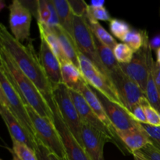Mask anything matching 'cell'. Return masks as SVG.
<instances>
[{
  "mask_svg": "<svg viewBox=\"0 0 160 160\" xmlns=\"http://www.w3.org/2000/svg\"><path fill=\"white\" fill-rule=\"evenodd\" d=\"M0 47L4 48L12 57L17 67L34 83L49 104L52 101L53 89L45 73L39 56L33 44L28 45L17 41L6 27L0 24Z\"/></svg>",
  "mask_w": 160,
  "mask_h": 160,
  "instance_id": "6da1fadb",
  "label": "cell"
},
{
  "mask_svg": "<svg viewBox=\"0 0 160 160\" xmlns=\"http://www.w3.org/2000/svg\"><path fill=\"white\" fill-rule=\"evenodd\" d=\"M0 72L6 76L27 106L31 107L41 117L54 121L53 111L45 97L2 47H0Z\"/></svg>",
  "mask_w": 160,
  "mask_h": 160,
  "instance_id": "7a4b0ae2",
  "label": "cell"
},
{
  "mask_svg": "<svg viewBox=\"0 0 160 160\" xmlns=\"http://www.w3.org/2000/svg\"><path fill=\"white\" fill-rule=\"evenodd\" d=\"M0 106L6 107L21 124L26 132L37 142L34 124L27 106L2 73L0 72Z\"/></svg>",
  "mask_w": 160,
  "mask_h": 160,
  "instance_id": "3957f363",
  "label": "cell"
},
{
  "mask_svg": "<svg viewBox=\"0 0 160 160\" xmlns=\"http://www.w3.org/2000/svg\"><path fill=\"white\" fill-rule=\"evenodd\" d=\"M27 109L34 124L38 143L48 148L52 154L60 158H67L63 144L54 121L41 117L29 106H27Z\"/></svg>",
  "mask_w": 160,
  "mask_h": 160,
  "instance_id": "277c9868",
  "label": "cell"
},
{
  "mask_svg": "<svg viewBox=\"0 0 160 160\" xmlns=\"http://www.w3.org/2000/svg\"><path fill=\"white\" fill-rule=\"evenodd\" d=\"M52 98L57 106L64 123H66L77 141L83 146V142L81 138L82 121L78 112V109L73 103V99L70 96L69 88L62 83L58 84L53 88Z\"/></svg>",
  "mask_w": 160,
  "mask_h": 160,
  "instance_id": "5b68a950",
  "label": "cell"
},
{
  "mask_svg": "<svg viewBox=\"0 0 160 160\" xmlns=\"http://www.w3.org/2000/svg\"><path fill=\"white\" fill-rule=\"evenodd\" d=\"M152 51L149 38L147 34L143 46L134 53L131 62L128 64H120L122 71L137 83L145 93L148 76L154 63Z\"/></svg>",
  "mask_w": 160,
  "mask_h": 160,
  "instance_id": "8992f818",
  "label": "cell"
},
{
  "mask_svg": "<svg viewBox=\"0 0 160 160\" xmlns=\"http://www.w3.org/2000/svg\"><path fill=\"white\" fill-rule=\"evenodd\" d=\"M79 67L84 79L95 91L102 94L108 99L123 107L119 94L111 80L101 71L92 61L80 52Z\"/></svg>",
  "mask_w": 160,
  "mask_h": 160,
  "instance_id": "52a82bcc",
  "label": "cell"
},
{
  "mask_svg": "<svg viewBox=\"0 0 160 160\" xmlns=\"http://www.w3.org/2000/svg\"><path fill=\"white\" fill-rule=\"evenodd\" d=\"M73 34L80 52L90 59L102 73H104L109 78L108 71L103 66L98 56L95 42V36L89 26L86 14L84 16H74Z\"/></svg>",
  "mask_w": 160,
  "mask_h": 160,
  "instance_id": "ba28073f",
  "label": "cell"
},
{
  "mask_svg": "<svg viewBox=\"0 0 160 160\" xmlns=\"http://www.w3.org/2000/svg\"><path fill=\"white\" fill-rule=\"evenodd\" d=\"M111 81L113 84L121 99L123 107L131 112V109L139 104L141 99L145 96V93L140 86L133 80L128 78L120 70L109 75Z\"/></svg>",
  "mask_w": 160,
  "mask_h": 160,
  "instance_id": "9c48e42d",
  "label": "cell"
},
{
  "mask_svg": "<svg viewBox=\"0 0 160 160\" xmlns=\"http://www.w3.org/2000/svg\"><path fill=\"white\" fill-rule=\"evenodd\" d=\"M49 106L53 111L54 124L60 135L67 159L69 160H91L84 147L77 141L64 123L54 100L52 99Z\"/></svg>",
  "mask_w": 160,
  "mask_h": 160,
  "instance_id": "30bf717a",
  "label": "cell"
},
{
  "mask_svg": "<svg viewBox=\"0 0 160 160\" xmlns=\"http://www.w3.org/2000/svg\"><path fill=\"white\" fill-rule=\"evenodd\" d=\"M9 22L11 34L20 42L30 38L32 13L30 9L19 0H14L9 6Z\"/></svg>",
  "mask_w": 160,
  "mask_h": 160,
  "instance_id": "8fae6325",
  "label": "cell"
},
{
  "mask_svg": "<svg viewBox=\"0 0 160 160\" xmlns=\"http://www.w3.org/2000/svg\"><path fill=\"white\" fill-rule=\"evenodd\" d=\"M95 92L102 103L103 107L117 132L142 128V123L138 122L128 109L117 103L110 101L100 92L97 91Z\"/></svg>",
  "mask_w": 160,
  "mask_h": 160,
  "instance_id": "7c38bea8",
  "label": "cell"
},
{
  "mask_svg": "<svg viewBox=\"0 0 160 160\" xmlns=\"http://www.w3.org/2000/svg\"><path fill=\"white\" fill-rule=\"evenodd\" d=\"M81 138L84 150L91 160H105L103 153L105 145L109 142L113 143L109 136L84 123H82Z\"/></svg>",
  "mask_w": 160,
  "mask_h": 160,
  "instance_id": "4fadbf2b",
  "label": "cell"
},
{
  "mask_svg": "<svg viewBox=\"0 0 160 160\" xmlns=\"http://www.w3.org/2000/svg\"><path fill=\"white\" fill-rule=\"evenodd\" d=\"M69 92H70V96H71L73 103H74L75 106L78 109V112L79 113L82 123H87V124L90 125L91 127L96 129L97 131L109 136L113 141L114 145L117 147V142H116L111 131L97 117V115L94 112V111L92 110V108L90 107L88 103L85 100V98L83 97V95L79 92L70 90V89H69Z\"/></svg>",
  "mask_w": 160,
  "mask_h": 160,
  "instance_id": "5bb4252c",
  "label": "cell"
},
{
  "mask_svg": "<svg viewBox=\"0 0 160 160\" xmlns=\"http://www.w3.org/2000/svg\"><path fill=\"white\" fill-rule=\"evenodd\" d=\"M79 93H81V95H83V97L85 98L87 102L88 103V105L90 106V107L92 108V110L94 111V112L96 114L97 117L99 118V120H101V121L109 128V131H111L112 134L113 135L114 138H115L116 142H117V148H120V151H121L124 155L126 154V153H128V151L127 150L126 147L124 146L123 142L120 141V139L119 138V137L117 136V131H116L115 128H114L113 125H112V122L109 120V117H108L107 113H106V110H105L104 107H103L102 103L101 102L99 98H98L95 91L92 90V88H91V86L89 85L88 84H86L81 89Z\"/></svg>",
  "mask_w": 160,
  "mask_h": 160,
  "instance_id": "9a60e30c",
  "label": "cell"
},
{
  "mask_svg": "<svg viewBox=\"0 0 160 160\" xmlns=\"http://www.w3.org/2000/svg\"><path fill=\"white\" fill-rule=\"evenodd\" d=\"M41 38L39 59L52 89L62 83L60 62L53 53L43 37Z\"/></svg>",
  "mask_w": 160,
  "mask_h": 160,
  "instance_id": "2e32d148",
  "label": "cell"
},
{
  "mask_svg": "<svg viewBox=\"0 0 160 160\" xmlns=\"http://www.w3.org/2000/svg\"><path fill=\"white\" fill-rule=\"evenodd\" d=\"M0 115L7 128L10 134L11 139L17 141L18 142L28 145L35 151L38 142H36L28 133L23 127L17 121V119L11 114V112L2 106H0Z\"/></svg>",
  "mask_w": 160,
  "mask_h": 160,
  "instance_id": "e0dca14e",
  "label": "cell"
},
{
  "mask_svg": "<svg viewBox=\"0 0 160 160\" xmlns=\"http://www.w3.org/2000/svg\"><path fill=\"white\" fill-rule=\"evenodd\" d=\"M117 134L128 152L131 155L151 142V138L142 127V124L140 128L117 131Z\"/></svg>",
  "mask_w": 160,
  "mask_h": 160,
  "instance_id": "ac0fdd59",
  "label": "cell"
},
{
  "mask_svg": "<svg viewBox=\"0 0 160 160\" xmlns=\"http://www.w3.org/2000/svg\"><path fill=\"white\" fill-rule=\"evenodd\" d=\"M60 65L62 84L70 90L79 92L81 89L88 84L80 68L70 60L66 61Z\"/></svg>",
  "mask_w": 160,
  "mask_h": 160,
  "instance_id": "d6986e66",
  "label": "cell"
},
{
  "mask_svg": "<svg viewBox=\"0 0 160 160\" xmlns=\"http://www.w3.org/2000/svg\"><path fill=\"white\" fill-rule=\"evenodd\" d=\"M51 28V27H50ZM56 35L57 36L59 42L62 47L64 52L67 57L76 65L78 68L79 67V55L80 52L78 50L75 38L72 35H70L67 31H66L60 25H57L52 28Z\"/></svg>",
  "mask_w": 160,
  "mask_h": 160,
  "instance_id": "ffe728a7",
  "label": "cell"
},
{
  "mask_svg": "<svg viewBox=\"0 0 160 160\" xmlns=\"http://www.w3.org/2000/svg\"><path fill=\"white\" fill-rule=\"evenodd\" d=\"M59 17V25L74 38L73 34V20L74 13L73 12L70 2L67 0H52Z\"/></svg>",
  "mask_w": 160,
  "mask_h": 160,
  "instance_id": "44dd1931",
  "label": "cell"
},
{
  "mask_svg": "<svg viewBox=\"0 0 160 160\" xmlns=\"http://www.w3.org/2000/svg\"><path fill=\"white\" fill-rule=\"evenodd\" d=\"M37 23L38 27L40 36L45 38V40L48 43V46L52 49V51L53 52V53L56 55V56L59 60L60 64L66 62V61L70 60L66 56L65 52L62 49V45H61L57 36L56 35L52 28H50L48 25L44 24V23H39V22H37Z\"/></svg>",
  "mask_w": 160,
  "mask_h": 160,
  "instance_id": "7402d4cb",
  "label": "cell"
},
{
  "mask_svg": "<svg viewBox=\"0 0 160 160\" xmlns=\"http://www.w3.org/2000/svg\"><path fill=\"white\" fill-rule=\"evenodd\" d=\"M95 42L96 45L97 51H98V56H99L100 59L102 62L103 66L109 73V75L112 73L120 70V66L118 61L117 60L115 57V55L113 53V50L111 49L110 48L107 47L106 45H103L100 41H98L96 38L95 37Z\"/></svg>",
  "mask_w": 160,
  "mask_h": 160,
  "instance_id": "603a6c76",
  "label": "cell"
},
{
  "mask_svg": "<svg viewBox=\"0 0 160 160\" xmlns=\"http://www.w3.org/2000/svg\"><path fill=\"white\" fill-rule=\"evenodd\" d=\"M87 19L94 36L98 41H100L103 45H106L107 47L110 48L111 49L113 50L115 47L117 46V44H118L116 39L100 24L99 22L94 20V19L90 18V17H87Z\"/></svg>",
  "mask_w": 160,
  "mask_h": 160,
  "instance_id": "cb8c5ba5",
  "label": "cell"
},
{
  "mask_svg": "<svg viewBox=\"0 0 160 160\" xmlns=\"http://www.w3.org/2000/svg\"><path fill=\"white\" fill-rule=\"evenodd\" d=\"M147 34H148L147 31H144V30L136 31V30L131 29L126 34L122 42L128 45L131 48V50L134 52V53H135L143 46Z\"/></svg>",
  "mask_w": 160,
  "mask_h": 160,
  "instance_id": "d4e9b609",
  "label": "cell"
},
{
  "mask_svg": "<svg viewBox=\"0 0 160 160\" xmlns=\"http://www.w3.org/2000/svg\"><path fill=\"white\" fill-rule=\"evenodd\" d=\"M155 62V61H154ZM154 65V63H153ZM145 96L151 106L156 109L160 113V97L156 88V82L154 79V73H153V67L148 76L147 81L146 89H145Z\"/></svg>",
  "mask_w": 160,
  "mask_h": 160,
  "instance_id": "484cf974",
  "label": "cell"
},
{
  "mask_svg": "<svg viewBox=\"0 0 160 160\" xmlns=\"http://www.w3.org/2000/svg\"><path fill=\"white\" fill-rule=\"evenodd\" d=\"M12 152L20 160H38L34 150L28 145L12 139Z\"/></svg>",
  "mask_w": 160,
  "mask_h": 160,
  "instance_id": "4316f807",
  "label": "cell"
},
{
  "mask_svg": "<svg viewBox=\"0 0 160 160\" xmlns=\"http://www.w3.org/2000/svg\"><path fill=\"white\" fill-rule=\"evenodd\" d=\"M139 104L143 107L146 116L147 124L152 127H160V114L155 108H153L148 101L146 97H144L141 99Z\"/></svg>",
  "mask_w": 160,
  "mask_h": 160,
  "instance_id": "83f0119b",
  "label": "cell"
},
{
  "mask_svg": "<svg viewBox=\"0 0 160 160\" xmlns=\"http://www.w3.org/2000/svg\"><path fill=\"white\" fill-rule=\"evenodd\" d=\"M113 53L120 64L130 63L134 57V52L125 43H118L113 49Z\"/></svg>",
  "mask_w": 160,
  "mask_h": 160,
  "instance_id": "f1b7e54d",
  "label": "cell"
},
{
  "mask_svg": "<svg viewBox=\"0 0 160 160\" xmlns=\"http://www.w3.org/2000/svg\"><path fill=\"white\" fill-rule=\"evenodd\" d=\"M109 29L114 37L121 41L131 30L130 25L126 21L115 18L112 19L109 22Z\"/></svg>",
  "mask_w": 160,
  "mask_h": 160,
  "instance_id": "f546056e",
  "label": "cell"
},
{
  "mask_svg": "<svg viewBox=\"0 0 160 160\" xmlns=\"http://www.w3.org/2000/svg\"><path fill=\"white\" fill-rule=\"evenodd\" d=\"M133 155H136L143 160H160V148L151 141V142Z\"/></svg>",
  "mask_w": 160,
  "mask_h": 160,
  "instance_id": "4dcf8cb0",
  "label": "cell"
},
{
  "mask_svg": "<svg viewBox=\"0 0 160 160\" xmlns=\"http://www.w3.org/2000/svg\"><path fill=\"white\" fill-rule=\"evenodd\" d=\"M86 17H90V18L94 19L97 20H102V21H109L112 20L110 14L109 13L107 9L104 6H100V7H96V6L88 5L87 11H86Z\"/></svg>",
  "mask_w": 160,
  "mask_h": 160,
  "instance_id": "1f68e13d",
  "label": "cell"
},
{
  "mask_svg": "<svg viewBox=\"0 0 160 160\" xmlns=\"http://www.w3.org/2000/svg\"><path fill=\"white\" fill-rule=\"evenodd\" d=\"M51 17V10L47 2V0H38V1L37 22L44 23V24H48Z\"/></svg>",
  "mask_w": 160,
  "mask_h": 160,
  "instance_id": "d6a6232c",
  "label": "cell"
},
{
  "mask_svg": "<svg viewBox=\"0 0 160 160\" xmlns=\"http://www.w3.org/2000/svg\"><path fill=\"white\" fill-rule=\"evenodd\" d=\"M151 138L152 142L160 148V127H152L148 124H142Z\"/></svg>",
  "mask_w": 160,
  "mask_h": 160,
  "instance_id": "836d02e7",
  "label": "cell"
},
{
  "mask_svg": "<svg viewBox=\"0 0 160 160\" xmlns=\"http://www.w3.org/2000/svg\"><path fill=\"white\" fill-rule=\"evenodd\" d=\"M131 115L134 117V118L138 122L142 123V124H147V123H148L146 116H145V110H144L143 107H142L140 104L134 106V107L131 109Z\"/></svg>",
  "mask_w": 160,
  "mask_h": 160,
  "instance_id": "e575fe53",
  "label": "cell"
},
{
  "mask_svg": "<svg viewBox=\"0 0 160 160\" xmlns=\"http://www.w3.org/2000/svg\"><path fill=\"white\" fill-rule=\"evenodd\" d=\"M73 12L76 16H84L86 14L88 4L84 1H69Z\"/></svg>",
  "mask_w": 160,
  "mask_h": 160,
  "instance_id": "d590c367",
  "label": "cell"
},
{
  "mask_svg": "<svg viewBox=\"0 0 160 160\" xmlns=\"http://www.w3.org/2000/svg\"><path fill=\"white\" fill-rule=\"evenodd\" d=\"M35 152L38 160H52L50 158V151L45 146L38 143L35 148Z\"/></svg>",
  "mask_w": 160,
  "mask_h": 160,
  "instance_id": "8d00e7d4",
  "label": "cell"
},
{
  "mask_svg": "<svg viewBox=\"0 0 160 160\" xmlns=\"http://www.w3.org/2000/svg\"><path fill=\"white\" fill-rule=\"evenodd\" d=\"M153 73H154L155 82L160 97V64L156 61H155L153 65Z\"/></svg>",
  "mask_w": 160,
  "mask_h": 160,
  "instance_id": "74e56055",
  "label": "cell"
},
{
  "mask_svg": "<svg viewBox=\"0 0 160 160\" xmlns=\"http://www.w3.org/2000/svg\"><path fill=\"white\" fill-rule=\"evenodd\" d=\"M150 45H151V48L152 50H157L158 48H160V35H157L153 38L150 41Z\"/></svg>",
  "mask_w": 160,
  "mask_h": 160,
  "instance_id": "f35d334b",
  "label": "cell"
},
{
  "mask_svg": "<svg viewBox=\"0 0 160 160\" xmlns=\"http://www.w3.org/2000/svg\"><path fill=\"white\" fill-rule=\"evenodd\" d=\"M104 1H93L92 2L91 6H96V7H100V6H104Z\"/></svg>",
  "mask_w": 160,
  "mask_h": 160,
  "instance_id": "ab89813d",
  "label": "cell"
},
{
  "mask_svg": "<svg viewBox=\"0 0 160 160\" xmlns=\"http://www.w3.org/2000/svg\"><path fill=\"white\" fill-rule=\"evenodd\" d=\"M50 158H51L52 160H69L67 158H60L59 156H56V155L52 154V153H50Z\"/></svg>",
  "mask_w": 160,
  "mask_h": 160,
  "instance_id": "60d3db41",
  "label": "cell"
},
{
  "mask_svg": "<svg viewBox=\"0 0 160 160\" xmlns=\"http://www.w3.org/2000/svg\"><path fill=\"white\" fill-rule=\"evenodd\" d=\"M156 57H157L156 62H159L160 64V48H159L157 50H156Z\"/></svg>",
  "mask_w": 160,
  "mask_h": 160,
  "instance_id": "b9f144b4",
  "label": "cell"
},
{
  "mask_svg": "<svg viewBox=\"0 0 160 160\" xmlns=\"http://www.w3.org/2000/svg\"><path fill=\"white\" fill-rule=\"evenodd\" d=\"M9 151H10L11 154H12V160H20V159H19L18 157H17V156H16L15 154H14L13 152H12V151L11 149H9Z\"/></svg>",
  "mask_w": 160,
  "mask_h": 160,
  "instance_id": "7bdbcfd3",
  "label": "cell"
},
{
  "mask_svg": "<svg viewBox=\"0 0 160 160\" xmlns=\"http://www.w3.org/2000/svg\"><path fill=\"white\" fill-rule=\"evenodd\" d=\"M133 156H134V160H143L142 159H141L140 157H138V156H136V155H132Z\"/></svg>",
  "mask_w": 160,
  "mask_h": 160,
  "instance_id": "ee69618b",
  "label": "cell"
},
{
  "mask_svg": "<svg viewBox=\"0 0 160 160\" xmlns=\"http://www.w3.org/2000/svg\"><path fill=\"white\" fill-rule=\"evenodd\" d=\"M159 114H160V113H159Z\"/></svg>",
  "mask_w": 160,
  "mask_h": 160,
  "instance_id": "f6af8a7d",
  "label": "cell"
}]
</instances>
